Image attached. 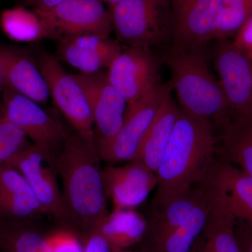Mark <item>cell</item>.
Masks as SVG:
<instances>
[{"label": "cell", "instance_id": "1", "mask_svg": "<svg viewBox=\"0 0 252 252\" xmlns=\"http://www.w3.org/2000/svg\"><path fill=\"white\" fill-rule=\"evenodd\" d=\"M101 160L94 132L75 130L54 158L71 228L83 237L97 230L109 215Z\"/></svg>", "mask_w": 252, "mask_h": 252}, {"label": "cell", "instance_id": "2", "mask_svg": "<svg viewBox=\"0 0 252 252\" xmlns=\"http://www.w3.org/2000/svg\"><path fill=\"white\" fill-rule=\"evenodd\" d=\"M212 122L180 108L156 172L157 192L152 203H165L206 180L216 162Z\"/></svg>", "mask_w": 252, "mask_h": 252}, {"label": "cell", "instance_id": "3", "mask_svg": "<svg viewBox=\"0 0 252 252\" xmlns=\"http://www.w3.org/2000/svg\"><path fill=\"white\" fill-rule=\"evenodd\" d=\"M166 63L170 71L167 84L177 94L180 108L196 117L219 120L224 125L232 114L220 81L212 74L204 48L174 51Z\"/></svg>", "mask_w": 252, "mask_h": 252}, {"label": "cell", "instance_id": "4", "mask_svg": "<svg viewBox=\"0 0 252 252\" xmlns=\"http://www.w3.org/2000/svg\"><path fill=\"white\" fill-rule=\"evenodd\" d=\"M117 40L127 47L171 44L173 20L170 0H124L109 8Z\"/></svg>", "mask_w": 252, "mask_h": 252}, {"label": "cell", "instance_id": "5", "mask_svg": "<svg viewBox=\"0 0 252 252\" xmlns=\"http://www.w3.org/2000/svg\"><path fill=\"white\" fill-rule=\"evenodd\" d=\"M54 158L49 151L32 144L6 164L22 174L46 215L53 217L61 226L71 228Z\"/></svg>", "mask_w": 252, "mask_h": 252}, {"label": "cell", "instance_id": "6", "mask_svg": "<svg viewBox=\"0 0 252 252\" xmlns=\"http://www.w3.org/2000/svg\"><path fill=\"white\" fill-rule=\"evenodd\" d=\"M103 4L100 0H66L52 9L36 11L49 39L61 41L85 34L108 37L113 31L112 14Z\"/></svg>", "mask_w": 252, "mask_h": 252}, {"label": "cell", "instance_id": "7", "mask_svg": "<svg viewBox=\"0 0 252 252\" xmlns=\"http://www.w3.org/2000/svg\"><path fill=\"white\" fill-rule=\"evenodd\" d=\"M171 91L168 84L160 83L136 102L127 104L122 127L100 153L102 160L110 163L132 161L164 99Z\"/></svg>", "mask_w": 252, "mask_h": 252}, {"label": "cell", "instance_id": "8", "mask_svg": "<svg viewBox=\"0 0 252 252\" xmlns=\"http://www.w3.org/2000/svg\"><path fill=\"white\" fill-rule=\"evenodd\" d=\"M2 113L25 135L51 152L59 153L69 132L59 121L51 117L40 104L5 86L2 94Z\"/></svg>", "mask_w": 252, "mask_h": 252}, {"label": "cell", "instance_id": "9", "mask_svg": "<svg viewBox=\"0 0 252 252\" xmlns=\"http://www.w3.org/2000/svg\"><path fill=\"white\" fill-rule=\"evenodd\" d=\"M173 33L170 49H202L215 39L223 0H170Z\"/></svg>", "mask_w": 252, "mask_h": 252}, {"label": "cell", "instance_id": "10", "mask_svg": "<svg viewBox=\"0 0 252 252\" xmlns=\"http://www.w3.org/2000/svg\"><path fill=\"white\" fill-rule=\"evenodd\" d=\"M39 67L49 88V94L74 130L94 133V122L85 91L74 75L67 74L59 60L41 55Z\"/></svg>", "mask_w": 252, "mask_h": 252}, {"label": "cell", "instance_id": "11", "mask_svg": "<svg viewBox=\"0 0 252 252\" xmlns=\"http://www.w3.org/2000/svg\"><path fill=\"white\" fill-rule=\"evenodd\" d=\"M85 91L95 126L99 154L107 148L122 127L127 102L109 82L107 72L75 74Z\"/></svg>", "mask_w": 252, "mask_h": 252}, {"label": "cell", "instance_id": "12", "mask_svg": "<svg viewBox=\"0 0 252 252\" xmlns=\"http://www.w3.org/2000/svg\"><path fill=\"white\" fill-rule=\"evenodd\" d=\"M217 42L212 61L232 114L252 115V59L232 41Z\"/></svg>", "mask_w": 252, "mask_h": 252}, {"label": "cell", "instance_id": "13", "mask_svg": "<svg viewBox=\"0 0 252 252\" xmlns=\"http://www.w3.org/2000/svg\"><path fill=\"white\" fill-rule=\"evenodd\" d=\"M107 75L127 104L160 84L158 61L148 48L128 47L122 51L107 69Z\"/></svg>", "mask_w": 252, "mask_h": 252}, {"label": "cell", "instance_id": "14", "mask_svg": "<svg viewBox=\"0 0 252 252\" xmlns=\"http://www.w3.org/2000/svg\"><path fill=\"white\" fill-rule=\"evenodd\" d=\"M102 170L104 191L114 210H129L141 205L157 185V175L135 161Z\"/></svg>", "mask_w": 252, "mask_h": 252}, {"label": "cell", "instance_id": "15", "mask_svg": "<svg viewBox=\"0 0 252 252\" xmlns=\"http://www.w3.org/2000/svg\"><path fill=\"white\" fill-rule=\"evenodd\" d=\"M122 51V46L117 39L94 34L62 39L58 49L60 59L82 74H93L108 69Z\"/></svg>", "mask_w": 252, "mask_h": 252}, {"label": "cell", "instance_id": "16", "mask_svg": "<svg viewBox=\"0 0 252 252\" xmlns=\"http://www.w3.org/2000/svg\"><path fill=\"white\" fill-rule=\"evenodd\" d=\"M0 70L5 86L39 104L47 102L49 88L39 65L26 53L0 46Z\"/></svg>", "mask_w": 252, "mask_h": 252}, {"label": "cell", "instance_id": "17", "mask_svg": "<svg viewBox=\"0 0 252 252\" xmlns=\"http://www.w3.org/2000/svg\"><path fill=\"white\" fill-rule=\"evenodd\" d=\"M209 177L235 220L252 228V177L227 161H216Z\"/></svg>", "mask_w": 252, "mask_h": 252}, {"label": "cell", "instance_id": "18", "mask_svg": "<svg viewBox=\"0 0 252 252\" xmlns=\"http://www.w3.org/2000/svg\"><path fill=\"white\" fill-rule=\"evenodd\" d=\"M46 215L21 172L0 165V220H37Z\"/></svg>", "mask_w": 252, "mask_h": 252}, {"label": "cell", "instance_id": "19", "mask_svg": "<svg viewBox=\"0 0 252 252\" xmlns=\"http://www.w3.org/2000/svg\"><path fill=\"white\" fill-rule=\"evenodd\" d=\"M210 209L208 219L198 246L194 252H240L235 217L208 178Z\"/></svg>", "mask_w": 252, "mask_h": 252}, {"label": "cell", "instance_id": "20", "mask_svg": "<svg viewBox=\"0 0 252 252\" xmlns=\"http://www.w3.org/2000/svg\"><path fill=\"white\" fill-rule=\"evenodd\" d=\"M180 111V107L170 93L164 99L132 161L156 174L171 137Z\"/></svg>", "mask_w": 252, "mask_h": 252}, {"label": "cell", "instance_id": "21", "mask_svg": "<svg viewBox=\"0 0 252 252\" xmlns=\"http://www.w3.org/2000/svg\"><path fill=\"white\" fill-rule=\"evenodd\" d=\"M147 220L134 209L116 210L106 217L97 231L112 250H126L143 238Z\"/></svg>", "mask_w": 252, "mask_h": 252}, {"label": "cell", "instance_id": "22", "mask_svg": "<svg viewBox=\"0 0 252 252\" xmlns=\"http://www.w3.org/2000/svg\"><path fill=\"white\" fill-rule=\"evenodd\" d=\"M223 127L222 149L225 161L252 178V115L233 117Z\"/></svg>", "mask_w": 252, "mask_h": 252}, {"label": "cell", "instance_id": "23", "mask_svg": "<svg viewBox=\"0 0 252 252\" xmlns=\"http://www.w3.org/2000/svg\"><path fill=\"white\" fill-rule=\"evenodd\" d=\"M37 220H0V252H46V237Z\"/></svg>", "mask_w": 252, "mask_h": 252}, {"label": "cell", "instance_id": "24", "mask_svg": "<svg viewBox=\"0 0 252 252\" xmlns=\"http://www.w3.org/2000/svg\"><path fill=\"white\" fill-rule=\"evenodd\" d=\"M0 27L5 35L18 42H34L49 38L39 14L22 6L4 10L0 14Z\"/></svg>", "mask_w": 252, "mask_h": 252}, {"label": "cell", "instance_id": "25", "mask_svg": "<svg viewBox=\"0 0 252 252\" xmlns=\"http://www.w3.org/2000/svg\"><path fill=\"white\" fill-rule=\"evenodd\" d=\"M30 145L22 131L0 113V165L7 163Z\"/></svg>", "mask_w": 252, "mask_h": 252}, {"label": "cell", "instance_id": "26", "mask_svg": "<svg viewBox=\"0 0 252 252\" xmlns=\"http://www.w3.org/2000/svg\"><path fill=\"white\" fill-rule=\"evenodd\" d=\"M252 15L251 7L223 6L214 40H230V38H234Z\"/></svg>", "mask_w": 252, "mask_h": 252}, {"label": "cell", "instance_id": "27", "mask_svg": "<svg viewBox=\"0 0 252 252\" xmlns=\"http://www.w3.org/2000/svg\"><path fill=\"white\" fill-rule=\"evenodd\" d=\"M46 252H84V239L77 230L61 226L46 234Z\"/></svg>", "mask_w": 252, "mask_h": 252}, {"label": "cell", "instance_id": "28", "mask_svg": "<svg viewBox=\"0 0 252 252\" xmlns=\"http://www.w3.org/2000/svg\"><path fill=\"white\" fill-rule=\"evenodd\" d=\"M232 42L235 47L252 59V15Z\"/></svg>", "mask_w": 252, "mask_h": 252}, {"label": "cell", "instance_id": "29", "mask_svg": "<svg viewBox=\"0 0 252 252\" xmlns=\"http://www.w3.org/2000/svg\"><path fill=\"white\" fill-rule=\"evenodd\" d=\"M84 252H111L108 243L97 231L83 237Z\"/></svg>", "mask_w": 252, "mask_h": 252}, {"label": "cell", "instance_id": "30", "mask_svg": "<svg viewBox=\"0 0 252 252\" xmlns=\"http://www.w3.org/2000/svg\"><path fill=\"white\" fill-rule=\"evenodd\" d=\"M235 233L240 252H252V228L243 222L236 220Z\"/></svg>", "mask_w": 252, "mask_h": 252}, {"label": "cell", "instance_id": "31", "mask_svg": "<svg viewBox=\"0 0 252 252\" xmlns=\"http://www.w3.org/2000/svg\"><path fill=\"white\" fill-rule=\"evenodd\" d=\"M66 0H27L28 4L31 5L35 11H46L52 9Z\"/></svg>", "mask_w": 252, "mask_h": 252}, {"label": "cell", "instance_id": "32", "mask_svg": "<svg viewBox=\"0 0 252 252\" xmlns=\"http://www.w3.org/2000/svg\"><path fill=\"white\" fill-rule=\"evenodd\" d=\"M223 6L252 8V0H223Z\"/></svg>", "mask_w": 252, "mask_h": 252}, {"label": "cell", "instance_id": "33", "mask_svg": "<svg viewBox=\"0 0 252 252\" xmlns=\"http://www.w3.org/2000/svg\"><path fill=\"white\" fill-rule=\"evenodd\" d=\"M102 2L106 3L109 6V8L114 6V5L119 4L121 1H124V0H100Z\"/></svg>", "mask_w": 252, "mask_h": 252}, {"label": "cell", "instance_id": "34", "mask_svg": "<svg viewBox=\"0 0 252 252\" xmlns=\"http://www.w3.org/2000/svg\"><path fill=\"white\" fill-rule=\"evenodd\" d=\"M111 252H143L141 251V250H128V249H126V250H112L111 249Z\"/></svg>", "mask_w": 252, "mask_h": 252}, {"label": "cell", "instance_id": "35", "mask_svg": "<svg viewBox=\"0 0 252 252\" xmlns=\"http://www.w3.org/2000/svg\"><path fill=\"white\" fill-rule=\"evenodd\" d=\"M4 79H3L2 75H1V70H0V91H1L2 86L4 85Z\"/></svg>", "mask_w": 252, "mask_h": 252}]
</instances>
